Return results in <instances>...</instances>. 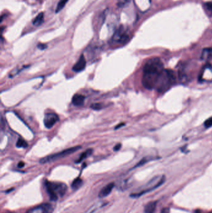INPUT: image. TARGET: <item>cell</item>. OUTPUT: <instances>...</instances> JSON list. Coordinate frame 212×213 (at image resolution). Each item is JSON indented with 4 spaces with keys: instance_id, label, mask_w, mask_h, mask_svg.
I'll list each match as a JSON object with an SVG mask.
<instances>
[{
    "instance_id": "1",
    "label": "cell",
    "mask_w": 212,
    "mask_h": 213,
    "mask_svg": "<svg viewBox=\"0 0 212 213\" xmlns=\"http://www.w3.org/2000/svg\"><path fill=\"white\" fill-rule=\"evenodd\" d=\"M164 70V64L159 57L149 59L143 67L142 84L149 90L155 88L159 76Z\"/></svg>"
},
{
    "instance_id": "2",
    "label": "cell",
    "mask_w": 212,
    "mask_h": 213,
    "mask_svg": "<svg viewBox=\"0 0 212 213\" xmlns=\"http://www.w3.org/2000/svg\"><path fill=\"white\" fill-rule=\"evenodd\" d=\"M176 82V75L174 72L170 69H165L157 81L154 89L159 93L165 92Z\"/></svg>"
},
{
    "instance_id": "3",
    "label": "cell",
    "mask_w": 212,
    "mask_h": 213,
    "mask_svg": "<svg viewBox=\"0 0 212 213\" xmlns=\"http://www.w3.org/2000/svg\"><path fill=\"white\" fill-rule=\"evenodd\" d=\"M45 186L50 199L54 201L62 197L67 191V185L62 182L46 181L45 182Z\"/></svg>"
},
{
    "instance_id": "4",
    "label": "cell",
    "mask_w": 212,
    "mask_h": 213,
    "mask_svg": "<svg viewBox=\"0 0 212 213\" xmlns=\"http://www.w3.org/2000/svg\"><path fill=\"white\" fill-rule=\"evenodd\" d=\"M165 176H163V175L157 176L153 178L152 179H150L144 186L142 187L140 191L132 193L131 196L132 197H138L146 193L154 190L155 189L161 186L165 182Z\"/></svg>"
},
{
    "instance_id": "5",
    "label": "cell",
    "mask_w": 212,
    "mask_h": 213,
    "mask_svg": "<svg viewBox=\"0 0 212 213\" xmlns=\"http://www.w3.org/2000/svg\"><path fill=\"white\" fill-rule=\"evenodd\" d=\"M81 148H82L81 146H73V147H72L70 148H67V149L64 150L62 151L58 152V153H55L53 155H51L45 157L44 158H42V159L40 160L39 163H41V164H45V163L54 162L56 160L61 159L62 158H64L68 155H70L75 153V152H76L77 151L80 150Z\"/></svg>"
},
{
    "instance_id": "6",
    "label": "cell",
    "mask_w": 212,
    "mask_h": 213,
    "mask_svg": "<svg viewBox=\"0 0 212 213\" xmlns=\"http://www.w3.org/2000/svg\"><path fill=\"white\" fill-rule=\"evenodd\" d=\"M54 207L50 203H43L29 209L27 213H53Z\"/></svg>"
},
{
    "instance_id": "7",
    "label": "cell",
    "mask_w": 212,
    "mask_h": 213,
    "mask_svg": "<svg viewBox=\"0 0 212 213\" xmlns=\"http://www.w3.org/2000/svg\"><path fill=\"white\" fill-rule=\"evenodd\" d=\"M199 81L202 82H212V66L207 64L201 70L199 75Z\"/></svg>"
},
{
    "instance_id": "8",
    "label": "cell",
    "mask_w": 212,
    "mask_h": 213,
    "mask_svg": "<svg viewBox=\"0 0 212 213\" xmlns=\"http://www.w3.org/2000/svg\"><path fill=\"white\" fill-rule=\"evenodd\" d=\"M59 120L58 115L55 113H47L44 118V126L47 128H51Z\"/></svg>"
},
{
    "instance_id": "9",
    "label": "cell",
    "mask_w": 212,
    "mask_h": 213,
    "mask_svg": "<svg viewBox=\"0 0 212 213\" xmlns=\"http://www.w3.org/2000/svg\"><path fill=\"white\" fill-rule=\"evenodd\" d=\"M112 40L115 43L125 44L129 40V36L123 29H119L114 34Z\"/></svg>"
},
{
    "instance_id": "10",
    "label": "cell",
    "mask_w": 212,
    "mask_h": 213,
    "mask_svg": "<svg viewBox=\"0 0 212 213\" xmlns=\"http://www.w3.org/2000/svg\"><path fill=\"white\" fill-rule=\"evenodd\" d=\"M86 64H87V62H86L85 58L84 56L82 54L79 57L78 61L76 63V64L73 66L72 70L75 72H81L85 69L86 67Z\"/></svg>"
},
{
    "instance_id": "11",
    "label": "cell",
    "mask_w": 212,
    "mask_h": 213,
    "mask_svg": "<svg viewBox=\"0 0 212 213\" xmlns=\"http://www.w3.org/2000/svg\"><path fill=\"white\" fill-rule=\"evenodd\" d=\"M114 186H115V184L113 182H111V183H109L107 185H106L100 191L99 197L100 198H103V197L108 196L112 191Z\"/></svg>"
},
{
    "instance_id": "12",
    "label": "cell",
    "mask_w": 212,
    "mask_h": 213,
    "mask_svg": "<svg viewBox=\"0 0 212 213\" xmlns=\"http://www.w3.org/2000/svg\"><path fill=\"white\" fill-rule=\"evenodd\" d=\"M85 97L83 95L81 94H75L72 99V103L77 106H82L84 103L85 102Z\"/></svg>"
},
{
    "instance_id": "13",
    "label": "cell",
    "mask_w": 212,
    "mask_h": 213,
    "mask_svg": "<svg viewBox=\"0 0 212 213\" xmlns=\"http://www.w3.org/2000/svg\"><path fill=\"white\" fill-rule=\"evenodd\" d=\"M157 206L156 201H151L147 204L144 208L145 213H154Z\"/></svg>"
},
{
    "instance_id": "14",
    "label": "cell",
    "mask_w": 212,
    "mask_h": 213,
    "mask_svg": "<svg viewBox=\"0 0 212 213\" xmlns=\"http://www.w3.org/2000/svg\"><path fill=\"white\" fill-rule=\"evenodd\" d=\"M93 153V150L92 149H88L87 150L85 151H84L83 153H82L79 158L75 161V163H80V162H82L83 160H84L85 159H86L87 158H88V157H90L91 155H92V153Z\"/></svg>"
},
{
    "instance_id": "15",
    "label": "cell",
    "mask_w": 212,
    "mask_h": 213,
    "mask_svg": "<svg viewBox=\"0 0 212 213\" xmlns=\"http://www.w3.org/2000/svg\"><path fill=\"white\" fill-rule=\"evenodd\" d=\"M202 59L205 60H210L212 58V48L205 49L202 54Z\"/></svg>"
},
{
    "instance_id": "16",
    "label": "cell",
    "mask_w": 212,
    "mask_h": 213,
    "mask_svg": "<svg viewBox=\"0 0 212 213\" xmlns=\"http://www.w3.org/2000/svg\"><path fill=\"white\" fill-rule=\"evenodd\" d=\"M83 185V181L81 178H77L73 180L72 183V188L73 190L76 191L79 190Z\"/></svg>"
},
{
    "instance_id": "17",
    "label": "cell",
    "mask_w": 212,
    "mask_h": 213,
    "mask_svg": "<svg viewBox=\"0 0 212 213\" xmlns=\"http://www.w3.org/2000/svg\"><path fill=\"white\" fill-rule=\"evenodd\" d=\"M44 22V13H40L37 14V16L33 20V23L36 26H39Z\"/></svg>"
},
{
    "instance_id": "18",
    "label": "cell",
    "mask_w": 212,
    "mask_h": 213,
    "mask_svg": "<svg viewBox=\"0 0 212 213\" xmlns=\"http://www.w3.org/2000/svg\"><path fill=\"white\" fill-rule=\"evenodd\" d=\"M68 2H69V0H60V1L58 3V5L57 6V8L55 9V13H57L61 11L64 8V6H65V5L67 4V3Z\"/></svg>"
},
{
    "instance_id": "19",
    "label": "cell",
    "mask_w": 212,
    "mask_h": 213,
    "mask_svg": "<svg viewBox=\"0 0 212 213\" xmlns=\"http://www.w3.org/2000/svg\"><path fill=\"white\" fill-rule=\"evenodd\" d=\"M16 146L17 148H26L28 146V143L23 139L19 138L16 142Z\"/></svg>"
},
{
    "instance_id": "20",
    "label": "cell",
    "mask_w": 212,
    "mask_h": 213,
    "mask_svg": "<svg viewBox=\"0 0 212 213\" xmlns=\"http://www.w3.org/2000/svg\"><path fill=\"white\" fill-rule=\"evenodd\" d=\"M130 2V0H118L117 3V6L119 8H123L127 5Z\"/></svg>"
},
{
    "instance_id": "21",
    "label": "cell",
    "mask_w": 212,
    "mask_h": 213,
    "mask_svg": "<svg viewBox=\"0 0 212 213\" xmlns=\"http://www.w3.org/2000/svg\"><path fill=\"white\" fill-rule=\"evenodd\" d=\"M151 160H153V159H152V158H143L137 164H136V165L135 166L134 168H136V167L141 166L144 164L145 163H146L147 162H148L149 161H150Z\"/></svg>"
},
{
    "instance_id": "22",
    "label": "cell",
    "mask_w": 212,
    "mask_h": 213,
    "mask_svg": "<svg viewBox=\"0 0 212 213\" xmlns=\"http://www.w3.org/2000/svg\"><path fill=\"white\" fill-rule=\"evenodd\" d=\"M91 108L95 110H100L102 109V106L101 104L98 103H95L91 105Z\"/></svg>"
},
{
    "instance_id": "23",
    "label": "cell",
    "mask_w": 212,
    "mask_h": 213,
    "mask_svg": "<svg viewBox=\"0 0 212 213\" xmlns=\"http://www.w3.org/2000/svg\"><path fill=\"white\" fill-rule=\"evenodd\" d=\"M204 126L206 128H210L212 127V117H210L209 118L205 120V121L204 122Z\"/></svg>"
},
{
    "instance_id": "24",
    "label": "cell",
    "mask_w": 212,
    "mask_h": 213,
    "mask_svg": "<svg viewBox=\"0 0 212 213\" xmlns=\"http://www.w3.org/2000/svg\"><path fill=\"white\" fill-rule=\"evenodd\" d=\"M47 45L45 44H42V43H39L37 45V48L41 49V50H44L45 49L47 48Z\"/></svg>"
},
{
    "instance_id": "25",
    "label": "cell",
    "mask_w": 212,
    "mask_h": 213,
    "mask_svg": "<svg viewBox=\"0 0 212 213\" xmlns=\"http://www.w3.org/2000/svg\"><path fill=\"white\" fill-rule=\"evenodd\" d=\"M205 6L207 7V8L209 11H210L211 12H212V2L205 3Z\"/></svg>"
},
{
    "instance_id": "26",
    "label": "cell",
    "mask_w": 212,
    "mask_h": 213,
    "mask_svg": "<svg viewBox=\"0 0 212 213\" xmlns=\"http://www.w3.org/2000/svg\"><path fill=\"white\" fill-rule=\"evenodd\" d=\"M121 148H122V144H121V143H118V144H117V145H115V146L114 147L113 150H114V151H119V150L121 149Z\"/></svg>"
},
{
    "instance_id": "27",
    "label": "cell",
    "mask_w": 212,
    "mask_h": 213,
    "mask_svg": "<svg viewBox=\"0 0 212 213\" xmlns=\"http://www.w3.org/2000/svg\"><path fill=\"white\" fill-rule=\"evenodd\" d=\"M24 165H25V163H24V162L20 161V162L18 163V168H23V167L24 166Z\"/></svg>"
},
{
    "instance_id": "28",
    "label": "cell",
    "mask_w": 212,
    "mask_h": 213,
    "mask_svg": "<svg viewBox=\"0 0 212 213\" xmlns=\"http://www.w3.org/2000/svg\"><path fill=\"white\" fill-rule=\"evenodd\" d=\"M124 125H125V123H122V124H118V125L116 126L115 129H116H116H118V128H121V127H123Z\"/></svg>"
},
{
    "instance_id": "29",
    "label": "cell",
    "mask_w": 212,
    "mask_h": 213,
    "mask_svg": "<svg viewBox=\"0 0 212 213\" xmlns=\"http://www.w3.org/2000/svg\"><path fill=\"white\" fill-rule=\"evenodd\" d=\"M161 213H169V209L168 208H164L161 211Z\"/></svg>"
}]
</instances>
